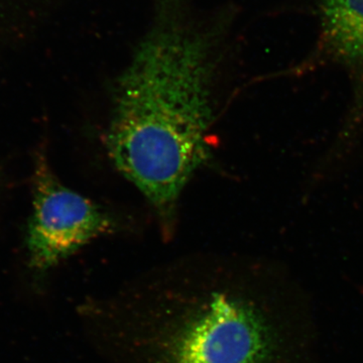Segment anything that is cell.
Returning a JSON list of instances; mask_svg holds the SVG:
<instances>
[{"mask_svg": "<svg viewBox=\"0 0 363 363\" xmlns=\"http://www.w3.org/2000/svg\"><path fill=\"white\" fill-rule=\"evenodd\" d=\"M88 314L105 363H313L297 291L260 269L166 272Z\"/></svg>", "mask_w": 363, "mask_h": 363, "instance_id": "1", "label": "cell"}, {"mask_svg": "<svg viewBox=\"0 0 363 363\" xmlns=\"http://www.w3.org/2000/svg\"><path fill=\"white\" fill-rule=\"evenodd\" d=\"M33 186L26 247L33 271H49L91 241L118 229L113 215L66 187L43 155L35 162Z\"/></svg>", "mask_w": 363, "mask_h": 363, "instance_id": "3", "label": "cell"}, {"mask_svg": "<svg viewBox=\"0 0 363 363\" xmlns=\"http://www.w3.org/2000/svg\"><path fill=\"white\" fill-rule=\"evenodd\" d=\"M227 14L196 18L190 0H155L152 21L116 81L105 147L173 234L184 189L209 160Z\"/></svg>", "mask_w": 363, "mask_h": 363, "instance_id": "2", "label": "cell"}, {"mask_svg": "<svg viewBox=\"0 0 363 363\" xmlns=\"http://www.w3.org/2000/svg\"><path fill=\"white\" fill-rule=\"evenodd\" d=\"M322 33L334 59L362 78L353 102L363 93V0H321Z\"/></svg>", "mask_w": 363, "mask_h": 363, "instance_id": "4", "label": "cell"}]
</instances>
